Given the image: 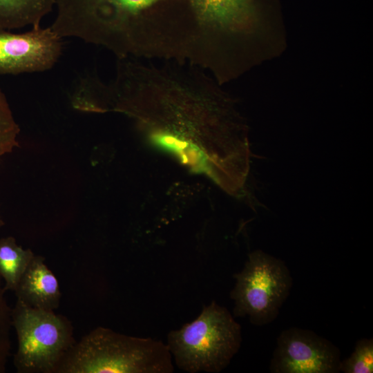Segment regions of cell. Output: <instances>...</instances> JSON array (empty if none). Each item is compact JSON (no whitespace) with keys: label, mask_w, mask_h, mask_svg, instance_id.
Listing matches in <instances>:
<instances>
[{"label":"cell","mask_w":373,"mask_h":373,"mask_svg":"<svg viewBox=\"0 0 373 373\" xmlns=\"http://www.w3.org/2000/svg\"><path fill=\"white\" fill-rule=\"evenodd\" d=\"M166 344L98 327L68 350L54 373H171Z\"/></svg>","instance_id":"cell-1"},{"label":"cell","mask_w":373,"mask_h":373,"mask_svg":"<svg viewBox=\"0 0 373 373\" xmlns=\"http://www.w3.org/2000/svg\"><path fill=\"white\" fill-rule=\"evenodd\" d=\"M241 342L240 325L213 300L195 320L171 331L166 345L180 370L218 373L228 366Z\"/></svg>","instance_id":"cell-2"},{"label":"cell","mask_w":373,"mask_h":373,"mask_svg":"<svg viewBox=\"0 0 373 373\" xmlns=\"http://www.w3.org/2000/svg\"><path fill=\"white\" fill-rule=\"evenodd\" d=\"M11 323L17 338L13 363L18 373H54L76 342L67 318L19 300L11 309Z\"/></svg>","instance_id":"cell-3"},{"label":"cell","mask_w":373,"mask_h":373,"mask_svg":"<svg viewBox=\"0 0 373 373\" xmlns=\"http://www.w3.org/2000/svg\"><path fill=\"white\" fill-rule=\"evenodd\" d=\"M233 278L236 283L230 293L233 317L247 316L257 326L276 318L292 286L285 263L261 250L249 254L243 269Z\"/></svg>","instance_id":"cell-4"},{"label":"cell","mask_w":373,"mask_h":373,"mask_svg":"<svg viewBox=\"0 0 373 373\" xmlns=\"http://www.w3.org/2000/svg\"><path fill=\"white\" fill-rule=\"evenodd\" d=\"M341 352L327 339L298 327L283 331L271 360L274 373H336L340 372Z\"/></svg>","instance_id":"cell-5"},{"label":"cell","mask_w":373,"mask_h":373,"mask_svg":"<svg viewBox=\"0 0 373 373\" xmlns=\"http://www.w3.org/2000/svg\"><path fill=\"white\" fill-rule=\"evenodd\" d=\"M61 50V38L50 26H33L19 34L0 29V74L48 70L57 62Z\"/></svg>","instance_id":"cell-6"},{"label":"cell","mask_w":373,"mask_h":373,"mask_svg":"<svg viewBox=\"0 0 373 373\" xmlns=\"http://www.w3.org/2000/svg\"><path fill=\"white\" fill-rule=\"evenodd\" d=\"M14 292L17 300L33 308L54 311L59 305L58 280L41 256L35 255Z\"/></svg>","instance_id":"cell-7"},{"label":"cell","mask_w":373,"mask_h":373,"mask_svg":"<svg viewBox=\"0 0 373 373\" xmlns=\"http://www.w3.org/2000/svg\"><path fill=\"white\" fill-rule=\"evenodd\" d=\"M55 6V0H0V29L40 26Z\"/></svg>","instance_id":"cell-8"},{"label":"cell","mask_w":373,"mask_h":373,"mask_svg":"<svg viewBox=\"0 0 373 373\" xmlns=\"http://www.w3.org/2000/svg\"><path fill=\"white\" fill-rule=\"evenodd\" d=\"M34 253L17 244L15 238H0V278L3 280L5 291H15Z\"/></svg>","instance_id":"cell-9"},{"label":"cell","mask_w":373,"mask_h":373,"mask_svg":"<svg viewBox=\"0 0 373 373\" xmlns=\"http://www.w3.org/2000/svg\"><path fill=\"white\" fill-rule=\"evenodd\" d=\"M19 131L7 99L0 89V157L19 146Z\"/></svg>","instance_id":"cell-10"},{"label":"cell","mask_w":373,"mask_h":373,"mask_svg":"<svg viewBox=\"0 0 373 373\" xmlns=\"http://www.w3.org/2000/svg\"><path fill=\"white\" fill-rule=\"evenodd\" d=\"M340 371L345 373L373 372V340L362 338L350 357L341 361Z\"/></svg>","instance_id":"cell-11"},{"label":"cell","mask_w":373,"mask_h":373,"mask_svg":"<svg viewBox=\"0 0 373 373\" xmlns=\"http://www.w3.org/2000/svg\"><path fill=\"white\" fill-rule=\"evenodd\" d=\"M0 278V373H4L10 351L11 309L5 298Z\"/></svg>","instance_id":"cell-12"},{"label":"cell","mask_w":373,"mask_h":373,"mask_svg":"<svg viewBox=\"0 0 373 373\" xmlns=\"http://www.w3.org/2000/svg\"><path fill=\"white\" fill-rule=\"evenodd\" d=\"M211 5H212V3H211ZM212 9H213V7H212ZM213 17H214V15H213ZM214 21H215V18H214ZM215 25H216V22H215ZM216 31L217 32L216 28ZM216 48H217V32H216Z\"/></svg>","instance_id":"cell-13"},{"label":"cell","mask_w":373,"mask_h":373,"mask_svg":"<svg viewBox=\"0 0 373 373\" xmlns=\"http://www.w3.org/2000/svg\"><path fill=\"white\" fill-rule=\"evenodd\" d=\"M4 224L3 220L0 218V227H1Z\"/></svg>","instance_id":"cell-14"}]
</instances>
